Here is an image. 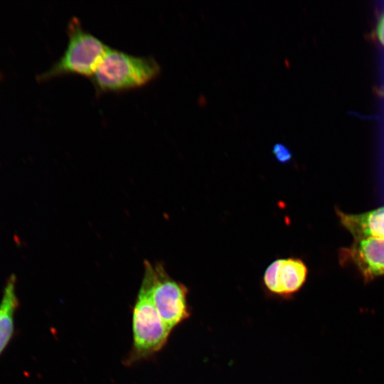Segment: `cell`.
<instances>
[{"instance_id":"cell-6","label":"cell","mask_w":384,"mask_h":384,"mask_svg":"<svg viewBox=\"0 0 384 384\" xmlns=\"http://www.w3.org/2000/svg\"><path fill=\"white\" fill-rule=\"evenodd\" d=\"M307 272L306 265L299 258L278 259L267 267L263 281L266 289L272 294L288 297L302 287Z\"/></svg>"},{"instance_id":"cell-2","label":"cell","mask_w":384,"mask_h":384,"mask_svg":"<svg viewBox=\"0 0 384 384\" xmlns=\"http://www.w3.org/2000/svg\"><path fill=\"white\" fill-rule=\"evenodd\" d=\"M132 345L124 363L148 359L166 344L171 331L161 318L152 299L151 282L144 272L132 312Z\"/></svg>"},{"instance_id":"cell-4","label":"cell","mask_w":384,"mask_h":384,"mask_svg":"<svg viewBox=\"0 0 384 384\" xmlns=\"http://www.w3.org/2000/svg\"><path fill=\"white\" fill-rule=\"evenodd\" d=\"M144 272L150 279L154 304L170 331L191 315L187 302L188 289L172 279L160 263L144 262Z\"/></svg>"},{"instance_id":"cell-1","label":"cell","mask_w":384,"mask_h":384,"mask_svg":"<svg viewBox=\"0 0 384 384\" xmlns=\"http://www.w3.org/2000/svg\"><path fill=\"white\" fill-rule=\"evenodd\" d=\"M160 71L152 56L134 55L110 47L90 80L97 93L122 92L146 85Z\"/></svg>"},{"instance_id":"cell-7","label":"cell","mask_w":384,"mask_h":384,"mask_svg":"<svg viewBox=\"0 0 384 384\" xmlns=\"http://www.w3.org/2000/svg\"><path fill=\"white\" fill-rule=\"evenodd\" d=\"M341 225L354 240L384 238V206L363 213L351 214L336 210Z\"/></svg>"},{"instance_id":"cell-9","label":"cell","mask_w":384,"mask_h":384,"mask_svg":"<svg viewBox=\"0 0 384 384\" xmlns=\"http://www.w3.org/2000/svg\"><path fill=\"white\" fill-rule=\"evenodd\" d=\"M272 153L275 159L280 163H287L292 157V153L289 149L281 143H277L272 148Z\"/></svg>"},{"instance_id":"cell-5","label":"cell","mask_w":384,"mask_h":384,"mask_svg":"<svg viewBox=\"0 0 384 384\" xmlns=\"http://www.w3.org/2000/svg\"><path fill=\"white\" fill-rule=\"evenodd\" d=\"M341 264L355 267L366 281L384 275V238L354 240L339 251Z\"/></svg>"},{"instance_id":"cell-8","label":"cell","mask_w":384,"mask_h":384,"mask_svg":"<svg viewBox=\"0 0 384 384\" xmlns=\"http://www.w3.org/2000/svg\"><path fill=\"white\" fill-rule=\"evenodd\" d=\"M16 284V276L11 274L4 286L0 302V355L7 347L14 333L15 314L19 306Z\"/></svg>"},{"instance_id":"cell-3","label":"cell","mask_w":384,"mask_h":384,"mask_svg":"<svg viewBox=\"0 0 384 384\" xmlns=\"http://www.w3.org/2000/svg\"><path fill=\"white\" fill-rule=\"evenodd\" d=\"M68 43L60 58L39 75L45 80L63 75H93L110 46L85 29L77 17L67 26Z\"/></svg>"},{"instance_id":"cell-10","label":"cell","mask_w":384,"mask_h":384,"mask_svg":"<svg viewBox=\"0 0 384 384\" xmlns=\"http://www.w3.org/2000/svg\"><path fill=\"white\" fill-rule=\"evenodd\" d=\"M378 37L384 46V14L380 16L377 26Z\"/></svg>"}]
</instances>
